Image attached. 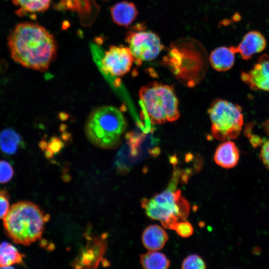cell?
<instances>
[{
    "label": "cell",
    "instance_id": "cell-7",
    "mask_svg": "<svg viewBox=\"0 0 269 269\" xmlns=\"http://www.w3.org/2000/svg\"><path fill=\"white\" fill-rule=\"evenodd\" d=\"M126 40L136 64L153 60L163 48L157 34L141 28L129 31Z\"/></svg>",
    "mask_w": 269,
    "mask_h": 269
},
{
    "label": "cell",
    "instance_id": "cell-4",
    "mask_svg": "<svg viewBox=\"0 0 269 269\" xmlns=\"http://www.w3.org/2000/svg\"><path fill=\"white\" fill-rule=\"evenodd\" d=\"M178 182L170 179L167 188L150 198H143L141 207L149 218L161 222L163 226L172 229L177 222L184 221L188 217L190 206L176 189Z\"/></svg>",
    "mask_w": 269,
    "mask_h": 269
},
{
    "label": "cell",
    "instance_id": "cell-16",
    "mask_svg": "<svg viewBox=\"0 0 269 269\" xmlns=\"http://www.w3.org/2000/svg\"><path fill=\"white\" fill-rule=\"evenodd\" d=\"M24 256L12 244L3 242L0 244V268H10L22 263Z\"/></svg>",
    "mask_w": 269,
    "mask_h": 269
},
{
    "label": "cell",
    "instance_id": "cell-2",
    "mask_svg": "<svg viewBox=\"0 0 269 269\" xmlns=\"http://www.w3.org/2000/svg\"><path fill=\"white\" fill-rule=\"evenodd\" d=\"M49 218L38 206L23 201L10 207L3 218V224L7 235L14 243L28 246L41 238Z\"/></svg>",
    "mask_w": 269,
    "mask_h": 269
},
{
    "label": "cell",
    "instance_id": "cell-20",
    "mask_svg": "<svg viewBox=\"0 0 269 269\" xmlns=\"http://www.w3.org/2000/svg\"><path fill=\"white\" fill-rule=\"evenodd\" d=\"M182 269H204L206 265L204 261L197 255H191L185 258L182 264Z\"/></svg>",
    "mask_w": 269,
    "mask_h": 269
},
{
    "label": "cell",
    "instance_id": "cell-6",
    "mask_svg": "<svg viewBox=\"0 0 269 269\" xmlns=\"http://www.w3.org/2000/svg\"><path fill=\"white\" fill-rule=\"evenodd\" d=\"M208 114L214 138L225 141L239 136L244 123L240 106L226 100L217 99L211 103Z\"/></svg>",
    "mask_w": 269,
    "mask_h": 269
},
{
    "label": "cell",
    "instance_id": "cell-15",
    "mask_svg": "<svg viewBox=\"0 0 269 269\" xmlns=\"http://www.w3.org/2000/svg\"><path fill=\"white\" fill-rule=\"evenodd\" d=\"M236 52L232 46L219 47L212 51L209 57L212 67L218 71H226L234 65Z\"/></svg>",
    "mask_w": 269,
    "mask_h": 269
},
{
    "label": "cell",
    "instance_id": "cell-5",
    "mask_svg": "<svg viewBox=\"0 0 269 269\" xmlns=\"http://www.w3.org/2000/svg\"><path fill=\"white\" fill-rule=\"evenodd\" d=\"M139 97L151 124L172 122L179 118L178 101L172 86L152 82L140 88Z\"/></svg>",
    "mask_w": 269,
    "mask_h": 269
},
{
    "label": "cell",
    "instance_id": "cell-13",
    "mask_svg": "<svg viewBox=\"0 0 269 269\" xmlns=\"http://www.w3.org/2000/svg\"><path fill=\"white\" fill-rule=\"evenodd\" d=\"M168 239L165 230L157 225L147 226L143 231L142 242L149 251H158L163 248Z\"/></svg>",
    "mask_w": 269,
    "mask_h": 269
},
{
    "label": "cell",
    "instance_id": "cell-11",
    "mask_svg": "<svg viewBox=\"0 0 269 269\" xmlns=\"http://www.w3.org/2000/svg\"><path fill=\"white\" fill-rule=\"evenodd\" d=\"M266 44V39L262 34L258 31H251L245 35L237 46L232 47L236 53H239L243 59L248 60L253 55L263 51Z\"/></svg>",
    "mask_w": 269,
    "mask_h": 269
},
{
    "label": "cell",
    "instance_id": "cell-23",
    "mask_svg": "<svg viewBox=\"0 0 269 269\" xmlns=\"http://www.w3.org/2000/svg\"><path fill=\"white\" fill-rule=\"evenodd\" d=\"M260 157L265 166L269 169V139L263 144Z\"/></svg>",
    "mask_w": 269,
    "mask_h": 269
},
{
    "label": "cell",
    "instance_id": "cell-12",
    "mask_svg": "<svg viewBox=\"0 0 269 269\" xmlns=\"http://www.w3.org/2000/svg\"><path fill=\"white\" fill-rule=\"evenodd\" d=\"M240 158V151L235 143L225 140L217 147L214 155L216 163L221 167L229 169L234 167Z\"/></svg>",
    "mask_w": 269,
    "mask_h": 269
},
{
    "label": "cell",
    "instance_id": "cell-21",
    "mask_svg": "<svg viewBox=\"0 0 269 269\" xmlns=\"http://www.w3.org/2000/svg\"><path fill=\"white\" fill-rule=\"evenodd\" d=\"M14 174L11 165L7 161L0 160V183L9 181Z\"/></svg>",
    "mask_w": 269,
    "mask_h": 269
},
{
    "label": "cell",
    "instance_id": "cell-18",
    "mask_svg": "<svg viewBox=\"0 0 269 269\" xmlns=\"http://www.w3.org/2000/svg\"><path fill=\"white\" fill-rule=\"evenodd\" d=\"M18 9V15L30 13L41 12L47 10L52 0H10Z\"/></svg>",
    "mask_w": 269,
    "mask_h": 269
},
{
    "label": "cell",
    "instance_id": "cell-24",
    "mask_svg": "<svg viewBox=\"0 0 269 269\" xmlns=\"http://www.w3.org/2000/svg\"><path fill=\"white\" fill-rule=\"evenodd\" d=\"M7 197L4 193H0V219H3L9 209Z\"/></svg>",
    "mask_w": 269,
    "mask_h": 269
},
{
    "label": "cell",
    "instance_id": "cell-17",
    "mask_svg": "<svg viewBox=\"0 0 269 269\" xmlns=\"http://www.w3.org/2000/svg\"><path fill=\"white\" fill-rule=\"evenodd\" d=\"M140 263L146 269H166L170 266V261L166 256L156 251H150L140 255Z\"/></svg>",
    "mask_w": 269,
    "mask_h": 269
},
{
    "label": "cell",
    "instance_id": "cell-3",
    "mask_svg": "<svg viewBox=\"0 0 269 269\" xmlns=\"http://www.w3.org/2000/svg\"><path fill=\"white\" fill-rule=\"evenodd\" d=\"M126 128L125 118L117 108L105 106L93 110L85 125L87 138L95 145L105 149L117 147Z\"/></svg>",
    "mask_w": 269,
    "mask_h": 269
},
{
    "label": "cell",
    "instance_id": "cell-25",
    "mask_svg": "<svg viewBox=\"0 0 269 269\" xmlns=\"http://www.w3.org/2000/svg\"><path fill=\"white\" fill-rule=\"evenodd\" d=\"M262 127L264 129L265 131L269 136V120L263 123Z\"/></svg>",
    "mask_w": 269,
    "mask_h": 269
},
{
    "label": "cell",
    "instance_id": "cell-1",
    "mask_svg": "<svg viewBox=\"0 0 269 269\" xmlns=\"http://www.w3.org/2000/svg\"><path fill=\"white\" fill-rule=\"evenodd\" d=\"M7 44L15 62L40 71L48 68L57 50L54 36L42 26L30 22L15 26L8 35Z\"/></svg>",
    "mask_w": 269,
    "mask_h": 269
},
{
    "label": "cell",
    "instance_id": "cell-22",
    "mask_svg": "<svg viewBox=\"0 0 269 269\" xmlns=\"http://www.w3.org/2000/svg\"><path fill=\"white\" fill-rule=\"evenodd\" d=\"M172 230H175L180 236L183 238L189 237L193 233L192 225L185 220L177 222L173 227Z\"/></svg>",
    "mask_w": 269,
    "mask_h": 269
},
{
    "label": "cell",
    "instance_id": "cell-9",
    "mask_svg": "<svg viewBox=\"0 0 269 269\" xmlns=\"http://www.w3.org/2000/svg\"><path fill=\"white\" fill-rule=\"evenodd\" d=\"M134 62L129 47L112 45L101 60L102 71L112 77H121L128 73Z\"/></svg>",
    "mask_w": 269,
    "mask_h": 269
},
{
    "label": "cell",
    "instance_id": "cell-19",
    "mask_svg": "<svg viewBox=\"0 0 269 269\" xmlns=\"http://www.w3.org/2000/svg\"><path fill=\"white\" fill-rule=\"evenodd\" d=\"M20 142V137L11 129L4 130L0 134V148L6 154L15 153Z\"/></svg>",
    "mask_w": 269,
    "mask_h": 269
},
{
    "label": "cell",
    "instance_id": "cell-8",
    "mask_svg": "<svg viewBox=\"0 0 269 269\" xmlns=\"http://www.w3.org/2000/svg\"><path fill=\"white\" fill-rule=\"evenodd\" d=\"M107 234L87 237L85 246L80 250L72 265L76 269L97 268L107 265L104 259L107 248Z\"/></svg>",
    "mask_w": 269,
    "mask_h": 269
},
{
    "label": "cell",
    "instance_id": "cell-14",
    "mask_svg": "<svg viewBox=\"0 0 269 269\" xmlns=\"http://www.w3.org/2000/svg\"><path fill=\"white\" fill-rule=\"evenodd\" d=\"M112 19L120 26H128L136 18L138 12L135 5L131 2L123 1L110 7Z\"/></svg>",
    "mask_w": 269,
    "mask_h": 269
},
{
    "label": "cell",
    "instance_id": "cell-10",
    "mask_svg": "<svg viewBox=\"0 0 269 269\" xmlns=\"http://www.w3.org/2000/svg\"><path fill=\"white\" fill-rule=\"evenodd\" d=\"M241 79L253 90L269 92V56H261L249 72H242Z\"/></svg>",
    "mask_w": 269,
    "mask_h": 269
}]
</instances>
